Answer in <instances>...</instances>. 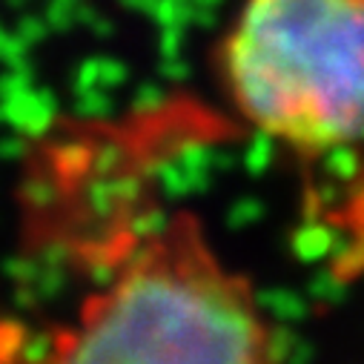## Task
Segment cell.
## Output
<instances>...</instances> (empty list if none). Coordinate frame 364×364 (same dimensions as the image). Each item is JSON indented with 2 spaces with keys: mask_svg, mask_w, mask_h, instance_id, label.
Listing matches in <instances>:
<instances>
[{
  "mask_svg": "<svg viewBox=\"0 0 364 364\" xmlns=\"http://www.w3.org/2000/svg\"><path fill=\"white\" fill-rule=\"evenodd\" d=\"M66 318H0V364H284L287 338L247 272L181 207L104 241Z\"/></svg>",
  "mask_w": 364,
  "mask_h": 364,
  "instance_id": "1",
  "label": "cell"
},
{
  "mask_svg": "<svg viewBox=\"0 0 364 364\" xmlns=\"http://www.w3.org/2000/svg\"><path fill=\"white\" fill-rule=\"evenodd\" d=\"M215 77L232 112L287 152L364 146V0H241Z\"/></svg>",
  "mask_w": 364,
  "mask_h": 364,
  "instance_id": "2",
  "label": "cell"
}]
</instances>
